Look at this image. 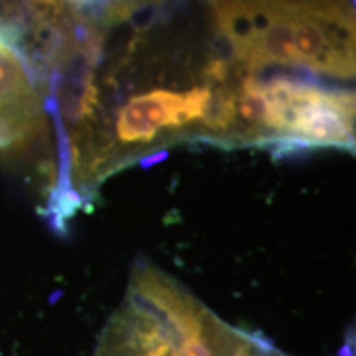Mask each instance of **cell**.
<instances>
[{
	"label": "cell",
	"mask_w": 356,
	"mask_h": 356,
	"mask_svg": "<svg viewBox=\"0 0 356 356\" xmlns=\"http://www.w3.org/2000/svg\"><path fill=\"white\" fill-rule=\"evenodd\" d=\"M95 356H287L216 314L154 266L132 274Z\"/></svg>",
	"instance_id": "obj_1"
},
{
	"label": "cell",
	"mask_w": 356,
	"mask_h": 356,
	"mask_svg": "<svg viewBox=\"0 0 356 356\" xmlns=\"http://www.w3.org/2000/svg\"><path fill=\"white\" fill-rule=\"evenodd\" d=\"M267 142L297 147L353 149L355 96L309 83L275 78L262 83Z\"/></svg>",
	"instance_id": "obj_2"
},
{
	"label": "cell",
	"mask_w": 356,
	"mask_h": 356,
	"mask_svg": "<svg viewBox=\"0 0 356 356\" xmlns=\"http://www.w3.org/2000/svg\"><path fill=\"white\" fill-rule=\"evenodd\" d=\"M40 3H43V6H55L58 0H38Z\"/></svg>",
	"instance_id": "obj_5"
},
{
	"label": "cell",
	"mask_w": 356,
	"mask_h": 356,
	"mask_svg": "<svg viewBox=\"0 0 356 356\" xmlns=\"http://www.w3.org/2000/svg\"><path fill=\"white\" fill-rule=\"evenodd\" d=\"M40 109L32 79L12 44L0 37V113Z\"/></svg>",
	"instance_id": "obj_4"
},
{
	"label": "cell",
	"mask_w": 356,
	"mask_h": 356,
	"mask_svg": "<svg viewBox=\"0 0 356 356\" xmlns=\"http://www.w3.org/2000/svg\"><path fill=\"white\" fill-rule=\"evenodd\" d=\"M213 101L211 88L198 86L185 92L152 89L129 99L115 118V136L124 145H147L167 129L207 121Z\"/></svg>",
	"instance_id": "obj_3"
}]
</instances>
